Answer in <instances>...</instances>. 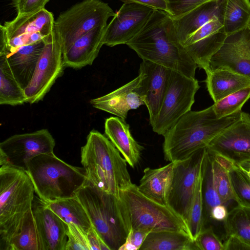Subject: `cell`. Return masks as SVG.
<instances>
[{
    "label": "cell",
    "mask_w": 250,
    "mask_h": 250,
    "mask_svg": "<svg viewBox=\"0 0 250 250\" xmlns=\"http://www.w3.org/2000/svg\"><path fill=\"white\" fill-rule=\"evenodd\" d=\"M143 61H148L195 78L197 65L177 40L172 20L154 10L140 31L126 44Z\"/></svg>",
    "instance_id": "6da1fadb"
},
{
    "label": "cell",
    "mask_w": 250,
    "mask_h": 250,
    "mask_svg": "<svg viewBox=\"0 0 250 250\" xmlns=\"http://www.w3.org/2000/svg\"><path fill=\"white\" fill-rule=\"evenodd\" d=\"M241 112L219 119L212 105L188 112L163 135L165 160L183 161L206 148L217 135L238 119Z\"/></svg>",
    "instance_id": "7a4b0ae2"
},
{
    "label": "cell",
    "mask_w": 250,
    "mask_h": 250,
    "mask_svg": "<svg viewBox=\"0 0 250 250\" xmlns=\"http://www.w3.org/2000/svg\"><path fill=\"white\" fill-rule=\"evenodd\" d=\"M81 163L92 185L119 199L121 191L133 184L125 160L109 139L97 130L89 132L81 147Z\"/></svg>",
    "instance_id": "3957f363"
},
{
    "label": "cell",
    "mask_w": 250,
    "mask_h": 250,
    "mask_svg": "<svg viewBox=\"0 0 250 250\" xmlns=\"http://www.w3.org/2000/svg\"><path fill=\"white\" fill-rule=\"evenodd\" d=\"M35 189L25 170L7 165L0 167V250H8L32 209Z\"/></svg>",
    "instance_id": "277c9868"
},
{
    "label": "cell",
    "mask_w": 250,
    "mask_h": 250,
    "mask_svg": "<svg viewBox=\"0 0 250 250\" xmlns=\"http://www.w3.org/2000/svg\"><path fill=\"white\" fill-rule=\"evenodd\" d=\"M25 171L35 193L44 202L75 197L87 180L84 168L65 163L54 152L40 154L30 159Z\"/></svg>",
    "instance_id": "5b68a950"
},
{
    "label": "cell",
    "mask_w": 250,
    "mask_h": 250,
    "mask_svg": "<svg viewBox=\"0 0 250 250\" xmlns=\"http://www.w3.org/2000/svg\"><path fill=\"white\" fill-rule=\"evenodd\" d=\"M76 196L85 209L93 227L109 250H119L130 230L125 207L114 195L87 180Z\"/></svg>",
    "instance_id": "8992f818"
},
{
    "label": "cell",
    "mask_w": 250,
    "mask_h": 250,
    "mask_svg": "<svg viewBox=\"0 0 250 250\" xmlns=\"http://www.w3.org/2000/svg\"><path fill=\"white\" fill-rule=\"evenodd\" d=\"M130 229L149 232L175 230L190 235L186 221L168 206L160 204L141 193L132 184L121 192Z\"/></svg>",
    "instance_id": "52a82bcc"
},
{
    "label": "cell",
    "mask_w": 250,
    "mask_h": 250,
    "mask_svg": "<svg viewBox=\"0 0 250 250\" xmlns=\"http://www.w3.org/2000/svg\"><path fill=\"white\" fill-rule=\"evenodd\" d=\"M115 13L100 0H83L62 13L55 20L54 30L63 54L80 37L101 26H106Z\"/></svg>",
    "instance_id": "ba28073f"
},
{
    "label": "cell",
    "mask_w": 250,
    "mask_h": 250,
    "mask_svg": "<svg viewBox=\"0 0 250 250\" xmlns=\"http://www.w3.org/2000/svg\"><path fill=\"white\" fill-rule=\"evenodd\" d=\"M199 88L195 78L172 70L161 108L151 125L153 131L164 135L184 114L191 110Z\"/></svg>",
    "instance_id": "9c48e42d"
},
{
    "label": "cell",
    "mask_w": 250,
    "mask_h": 250,
    "mask_svg": "<svg viewBox=\"0 0 250 250\" xmlns=\"http://www.w3.org/2000/svg\"><path fill=\"white\" fill-rule=\"evenodd\" d=\"M61 43L53 30L46 39L32 78L24 89L26 103L42 100L64 68Z\"/></svg>",
    "instance_id": "30bf717a"
},
{
    "label": "cell",
    "mask_w": 250,
    "mask_h": 250,
    "mask_svg": "<svg viewBox=\"0 0 250 250\" xmlns=\"http://www.w3.org/2000/svg\"><path fill=\"white\" fill-rule=\"evenodd\" d=\"M55 146V139L47 129L12 135L0 143V165L25 170L30 159L53 152Z\"/></svg>",
    "instance_id": "8fae6325"
},
{
    "label": "cell",
    "mask_w": 250,
    "mask_h": 250,
    "mask_svg": "<svg viewBox=\"0 0 250 250\" xmlns=\"http://www.w3.org/2000/svg\"><path fill=\"white\" fill-rule=\"evenodd\" d=\"M206 152L204 148L185 160L174 162L168 206L186 222Z\"/></svg>",
    "instance_id": "7c38bea8"
},
{
    "label": "cell",
    "mask_w": 250,
    "mask_h": 250,
    "mask_svg": "<svg viewBox=\"0 0 250 250\" xmlns=\"http://www.w3.org/2000/svg\"><path fill=\"white\" fill-rule=\"evenodd\" d=\"M52 13L43 8L28 15H17L0 26V38L11 39L17 47L46 39L54 30Z\"/></svg>",
    "instance_id": "4fadbf2b"
},
{
    "label": "cell",
    "mask_w": 250,
    "mask_h": 250,
    "mask_svg": "<svg viewBox=\"0 0 250 250\" xmlns=\"http://www.w3.org/2000/svg\"><path fill=\"white\" fill-rule=\"evenodd\" d=\"M207 149L240 165L250 161V115L244 112L217 135Z\"/></svg>",
    "instance_id": "5bb4252c"
},
{
    "label": "cell",
    "mask_w": 250,
    "mask_h": 250,
    "mask_svg": "<svg viewBox=\"0 0 250 250\" xmlns=\"http://www.w3.org/2000/svg\"><path fill=\"white\" fill-rule=\"evenodd\" d=\"M154 9L136 3H124L107 25L104 44H126L145 25Z\"/></svg>",
    "instance_id": "9a60e30c"
},
{
    "label": "cell",
    "mask_w": 250,
    "mask_h": 250,
    "mask_svg": "<svg viewBox=\"0 0 250 250\" xmlns=\"http://www.w3.org/2000/svg\"><path fill=\"white\" fill-rule=\"evenodd\" d=\"M227 37L220 18L215 16L191 34L182 45L198 67L207 73L210 70V59Z\"/></svg>",
    "instance_id": "2e32d148"
},
{
    "label": "cell",
    "mask_w": 250,
    "mask_h": 250,
    "mask_svg": "<svg viewBox=\"0 0 250 250\" xmlns=\"http://www.w3.org/2000/svg\"><path fill=\"white\" fill-rule=\"evenodd\" d=\"M220 68L250 78V29L248 27L227 36L221 47L212 57L209 70Z\"/></svg>",
    "instance_id": "e0dca14e"
},
{
    "label": "cell",
    "mask_w": 250,
    "mask_h": 250,
    "mask_svg": "<svg viewBox=\"0 0 250 250\" xmlns=\"http://www.w3.org/2000/svg\"><path fill=\"white\" fill-rule=\"evenodd\" d=\"M142 78L140 74L119 88L103 96L91 99L94 107L124 119L128 111L145 104Z\"/></svg>",
    "instance_id": "ac0fdd59"
},
{
    "label": "cell",
    "mask_w": 250,
    "mask_h": 250,
    "mask_svg": "<svg viewBox=\"0 0 250 250\" xmlns=\"http://www.w3.org/2000/svg\"><path fill=\"white\" fill-rule=\"evenodd\" d=\"M172 69L148 61L140 64L145 105L151 125L161 108L166 93Z\"/></svg>",
    "instance_id": "d6986e66"
},
{
    "label": "cell",
    "mask_w": 250,
    "mask_h": 250,
    "mask_svg": "<svg viewBox=\"0 0 250 250\" xmlns=\"http://www.w3.org/2000/svg\"><path fill=\"white\" fill-rule=\"evenodd\" d=\"M32 212L44 250H66L68 225L39 198L34 200Z\"/></svg>",
    "instance_id": "ffe728a7"
},
{
    "label": "cell",
    "mask_w": 250,
    "mask_h": 250,
    "mask_svg": "<svg viewBox=\"0 0 250 250\" xmlns=\"http://www.w3.org/2000/svg\"><path fill=\"white\" fill-rule=\"evenodd\" d=\"M106 27L95 28L78 38L63 54L64 67L80 69L91 65L104 44Z\"/></svg>",
    "instance_id": "44dd1931"
},
{
    "label": "cell",
    "mask_w": 250,
    "mask_h": 250,
    "mask_svg": "<svg viewBox=\"0 0 250 250\" xmlns=\"http://www.w3.org/2000/svg\"><path fill=\"white\" fill-rule=\"evenodd\" d=\"M106 136L132 167L139 162L144 147L132 137L129 125L118 117L107 118L104 124Z\"/></svg>",
    "instance_id": "7402d4cb"
},
{
    "label": "cell",
    "mask_w": 250,
    "mask_h": 250,
    "mask_svg": "<svg viewBox=\"0 0 250 250\" xmlns=\"http://www.w3.org/2000/svg\"><path fill=\"white\" fill-rule=\"evenodd\" d=\"M174 168V162L157 168H146L138 186L139 190L150 199L168 206Z\"/></svg>",
    "instance_id": "603a6c76"
},
{
    "label": "cell",
    "mask_w": 250,
    "mask_h": 250,
    "mask_svg": "<svg viewBox=\"0 0 250 250\" xmlns=\"http://www.w3.org/2000/svg\"><path fill=\"white\" fill-rule=\"evenodd\" d=\"M45 40L21 46L6 56L15 78L24 89L32 78Z\"/></svg>",
    "instance_id": "cb8c5ba5"
},
{
    "label": "cell",
    "mask_w": 250,
    "mask_h": 250,
    "mask_svg": "<svg viewBox=\"0 0 250 250\" xmlns=\"http://www.w3.org/2000/svg\"><path fill=\"white\" fill-rule=\"evenodd\" d=\"M220 15L218 0L202 4L178 18H171L177 41L182 45L191 34L213 17L220 18Z\"/></svg>",
    "instance_id": "d4e9b609"
},
{
    "label": "cell",
    "mask_w": 250,
    "mask_h": 250,
    "mask_svg": "<svg viewBox=\"0 0 250 250\" xmlns=\"http://www.w3.org/2000/svg\"><path fill=\"white\" fill-rule=\"evenodd\" d=\"M206 74L207 87L214 103L250 86V78L229 69L210 70Z\"/></svg>",
    "instance_id": "484cf974"
},
{
    "label": "cell",
    "mask_w": 250,
    "mask_h": 250,
    "mask_svg": "<svg viewBox=\"0 0 250 250\" xmlns=\"http://www.w3.org/2000/svg\"><path fill=\"white\" fill-rule=\"evenodd\" d=\"M139 250H197L191 236L184 231L162 230L149 232Z\"/></svg>",
    "instance_id": "4316f807"
},
{
    "label": "cell",
    "mask_w": 250,
    "mask_h": 250,
    "mask_svg": "<svg viewBox=\"0 0 250 250\" xmlns=\"http://www.w3.org/2000/svg\"><path fill=\"white\" fill-rule=\"evenodd\" d=\"M220 18L227 36L247 27L250 20V0H219Z\"/></svg>",
    "instance_id": "83f0119b"
},
{
    "label": "cell",
    "mask_w": 250,
    "mask_h": 250,
    "mask_svg": "<svg viewBox=\"0 0 250 250\" xmlns=\"http://www.w3.org/2000/svg\"><path fill=\"white\" fill-rule=\"evenodd\" d=\"M44 203L67 224H73L86 232L93 227L85 209L76 196Z\"/></svg>",
    "instance_id": "f1b7e54d"
},
{
    "label": "cell",
    "mask_w": 250,
    "mask_h": 250,
    "mask_svg": "<svg viewBox=\"0 0 250 250\" xmlns=\"http://www.w3.org/2000/svg\"><path fill=\"white\" fill-rule=\"evenodd\" d=\"M24 89L15 78L5 56H0V104L17 105L26 103Z\"/></svg>",
    "instance_id": "f546056e"
},
{
    "label": "cell",
    "mask_w": 250,
    "mask_h": 250,
    "mask_svg": "<svg viewBox=\"0 0 250 250\" xmlns=\"http://www.w3.org/2000/svg\"><path fill=\"white\" fill-rule=\"evenodd\" d=\"M8 250H44L32 208L26 215L20 231L11 239Z\"/></svg>",
    "instance_id": "4dcf8cb0"
},
{
    "label": "cell",
    "mask_w": 250,
    "mask_h": 250,
    "mask_svg": "<svg viewBox=\"0 0 250 250\" xmlns=\"http://www.w3.org/2000/svg\"><path fill=\"white\" fill-rule=\"evenodd\" d=\"M226 237L234 236L250 246V208L238 205L223 222Z\"/></svg>",
    "instance_id": "1f68e13d"
},
{
    "label": "cell",
    "mask_w": 250,
    "mask_h": 250,
    "mask_svg": "<svg viewBox=\"0 0 250 250\" xmlns=\"http://www.w3.org/2000/svg\"><path fill=\"white\" fill-rule=\"evenodd\" d=\"M202 192L205 227L211 223L210 213L215 206L224 204L217 192L214 181L212 159L206 148L203 163Z\"/></svg>",
    "instance_id": "d6a6232c"
},
{
    "label": "cell",
    "mask_w": 250,
    "mask_h": 250,
    "mask_svg": "<svg viewBox=\"0 0 250 250\" xmlns=\"http://www.w3.org/2000/svg\"><path fill=\"white\" fill-rule=\"evenodd\" d=\"M202 182L203 165L197 180L187 220L190 236L194 241L205 228Z\"/></svg>",
    "instance_id": "836d02e7"
},
{
    "label": "cell",
    "mask_w": 250,
    "mask_h": 250,
    "mask_svg": "<svg viewBox=\"0 0 250 250\" xmlns=\"http://www.w3.org/2000/svg\"><path fill=\"white\" fill-rule=\"evenodd\" d=\"M229 174L234 200L240 206L250 208V178L245 169L235 164Z\"/></svg>",
    "instance_id": "e575fe53"
},
{
    "label": "cell",
    "mask_w": 250,
    "mask_h": 250,
    "mask_svg": "<svg viewBox=\"0 0 250 250\" xmlns=\"http://www.w3.org/2000/svg\"><path fill=\"white\" fill-rule=\"evenodd\" d=\"M250 98V86L241 89L218 101L212 105L217 118H222L241 112L245 103Z\"/></svg>",
    "instance_id": "d590c367"
},
{
    "label": "cell",
    "mask_w": 250,
    "mask_h": 250,
    "mask_svg": "<svg viewBox=\"0 0 250 250\" xmlns=\"http://www.w3.org/2000/svg\"><path fill=\"white\" fill-rule=\"evenodd\" d=\"M208 152L210 155L212 159L215 186L219 196L223 203L225 205L230 200H234L229 171L219 163L210 153L208 151Z\"/></svg>",
    "instance_id": "8d00e7d4"
},
{
    "label": "cell",
    "mask_w": 250,
    "mask_h": 250,
    "mask_svg": "<svg viewBox=\"0 0 250 250\" xmlns=\"http://www.w3.org/2000/svg\"><path fill=\"white\" fill-rule=\"evenodd\" d=\"M194 242L197 250H224V244L212 226L205 227Z\"/></svg>",
    "instance_id": "74e56055"
},
{
    "label": "cell",
    "mask_w": 250,
    "mask_h": 250,
    "mask_svg": "<svg viewBox=\"0 0 250 250\" xmlns=\"http://www.w3.org/2000/svg\"><path fill=\"white\" fill-rule=\"evenodd\" d=\"M218 0H166L167 13L174 19L178 18L205 3Z\"/></svg>",
    "instance_id": "f35d334b"
},
{
    "label": "cell",
    "mask_w": 250,
    "mask_h": 250,
    "mask_svg": "<svg viewBox=\"0 0 250 250\" xmlns=\"http://www.w3.org/2000/svg\"><path fill=\"white\" fill-rule=\"evenodd\" d=\"M68 240L66 250H90L87 232L73 224H67Z\"/></svg>",
    "instance_id": "ab89813d"
},
{
    "label": "cell",
    "mask_w": 250,
    "mask_h": 250,
    "mask_svg": "<svg viewBox=\"0 0 250 250\" xmlns=\"http://www.w3.org/2000/svg\"><path fill=\"white\" fill-rule=\"evenodd\" d=\"M50 0H11V4L19 16L28 15L36 13L45 8V5Z\"/></svg>",
    "instance_id": "60d3db41"
},
{
    "label": "cell",
    "mask_w": 250,
    "mask_h": 250,
    "mask_svg": "<svg viewBox=\"0 0 250 250\" xmlns=\"http://www.w3.org/2000/svg\"><path fill=\"white\" fill-rule=\"evenodd\" d=\"M149 232L145 230L130 229L125 242L119 250H139Z\"/></svg>",
    "instance_id": "b9f144b4"
},
{
    "label": "cell",
    "mask_w": 250,
    "mask_h": 250,
    "mask_svg": "<svg viewBox=\"0 0 250 250\" xmlns=\"http://www.w3.org/2000/svg\"><path fill=\"white\" fill-rule=\"evenodd\" d=\"M124 3H136L148 6L154 10L167 12L166 0H120Z\"/></svg>",
    "instance_id": "7bdbcfd3"
},
{
    "label": "cell",
    "mask_w": 250,
    "mask_h": 250,
    "mask_svg": "<svg viewBox=\"0 0 250 250\" xmlns=\"http://www.w3.org/2000/svg\"><path fill=\"white\" fill-rule=\"evenodd\" d=\"M224 250H250V246L234 236L226 238L223 243Z\"/></svg>",
    "instance_id": "ee69618b"
},
{
    "label": "cell",
    "mask_w": 250,
    "mask_h": 250,
    "mask_svg": "<svg viewBox=\"0 0 250 250\" xmlns=\"http://www.w3.org/2000/svg\"><path fill=\"white\" fill-rule=\"evenodd\" d=\"M229 211L224 204L214 207L210 213L211 221L224 222L227 218Z\"/></svg>",
    "instance_id": "f6af8a7d"
},
{
    "label": "cell",
    "mask_w": 250,
    "mask_h": 250,
    "mask_svg": "<svg viewBox=\"0 0 250 250\" xmlns=\"http://www.w3.org/2000/svg\"><path fill=\"white\" fill-rule=\"evenodd\" d=\"M239 165L243 167L244 168L247 169L248 167H250V161L244 162L240 164Z\"/></svg>",
    "instance_id": "bcb514c9"
},
{
    "label": "cell",
    "mask_w": 250,
    "mask_h": 250,
    "mask_svg": "<svg viewBox=\"0 0 250 250\" xmlns=\"http://www.w3.org/2000/svg\"><path fill=\"white\" fill-rule=\"evenodd\" d=\"M245 169V168H244ZM246 170V171L248 174V175L249 176V177L250 178V167H248V168L247 169H245Z\"/></svg>",
    "instance_id": "7dc6e473"
},
{
    "label": "cell",
    "mask_w": 250,
    "mask_h": 250,
    "mask_svg": "<svg viewBox=\"0 0 250 250\" xmlns=\"http://www.w3.org/2000/svg\"><path fill=\"white\" fill-rule=\"evenodd\" d=\"M247 27L250 29V20L249 21L248 23V25H247Z\"/></svg>",
    "instance_id": "c3c4849f"
}]
</instances>
